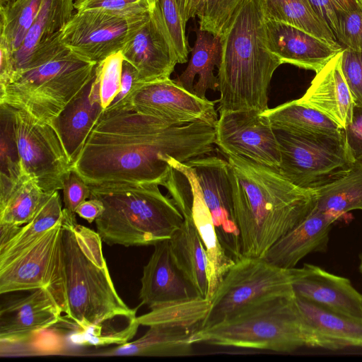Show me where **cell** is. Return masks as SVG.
I'll return each instance as SVG.
<instances>
[{"mask_svg": "<svg viewBox=\"0 0 362 362\" xmlns=\"http://www.w3.org/2000/svg\"><path fill=\"white\" fill-rule=\"evenodd\" d=\"M169 165L187 179L192 194V216L202 240L208 259L209 293L210 300L224 276L235 264L218 239L211 213L204 202L200 186L192 167L172 156Z\"/></svg>", "mask_w": 362, "mask_h": 362, "instance_id": "cell-24", "label": "cell"}, {"mask_svg": "<svg viewBox=\"0 0 362 362\" xmlns=\"http://www.w3.org/2000/svg\"><path fill=\"white\" fill-rule=\"evenodd\" d=\"M262 114L275 131L337 134L344 129L322 112L297 100L269 108Z\"/></svg>", "mask_w": 362, "mask_h": 362, "instance_id": "cell-31", "label": "cell"}, {"mask_svg": "<svg viewBox=\"0 0 362 362\" xmlns=\"http://www.w3.org/2000/svg\"><path fill=\"white\" fill-rule=\"evenodd\" d=\"M74 8V0H43L40 12L23 42L13 54V77L23 69L39 46L61 33L73 16Z\"/></svg>", "mask_w": 362, "mask_h": 362, "instance_id": "cell-29", "label": "cell"}, {"mask_svg": "<svg viewBox=\"0 0 362 362\" xmlns=\"http://www.w3.org/2000/svg\"><path fill=\"white\" fill-rule=\"evenodd\" d=\"M290 272L296 297L340 314L362 318V294L349 279L308 263L290 269Z\"/></svg>", "mask_w": 362, "mask_h": 362, "instance_id": "cell-19", "label": "cell"}, {"mask_svg": "<svg viewBox=\"0 0 362 362\" xmlns=\"http://www.w3.org/2000/svg\"><path fill=\"white\" fill-rule=\"evenodd\" d=\"M13 121L23 172L45 193L62 189L71 163L52 126L13 107Z\"/></svg>", "mask_w": 362, "mask_h": 362, "instance_id": "cell-11", "label": "cell"}, {"mask_svg": "<svg viewBox=\"0 0 362 362\" xmlns=\"http://www.w3.org/2000/svg\"><path fill=\"white\" fill-rule=\"evenodd\" d=\"M273 296H294L290 269L274 266L263 257H243L235 261L210 299L202 329L224 321L247 304Z\"/></svg>", "mask_w": 362, "mask_h": 362, "instance_id": "cell-10", "label": "cell"}, {"mask_svg": "<svg viewBox=\"0 0 362 362\" xmlns=\"http://www.w3.org/2000/svg\"><path fill=\"white\" fill-rule=\"evenodd\" d=\"M281 151L279 173L293 185L315 189L341 176L355 161L344 129L337 134L276 131Z\"/></svg>", "mask_w": 362, "mask_h": 362, "instance_id": "cell-9", "label": "cell"}, {"mask_svg": "<svg viewBox=\"0 0 362 362\" xmlns=\"http://www.w3.org/2000/svg\"><path fill=\"white\" fill-rule=\"evenodd\" d=\"M245 0H205L197 16L199 29L221 37Z\"/></svg>", "mask_w": 362, "mask_h": 362, "instance_id": "cell-37", "label": "cell"}, {"mask_svg": "<svg viewBox=\"0 0 362 362\" xmlns=\"http://www.w3.org/2000/svg\"><path fill=\"white\" fill-rule=\"evenodd\" d=\"M64 211L59 191L49 194L33 218L21 226L16 235L0 246V262H4L29 245L42 233L49 230L63 218Z\"/></svg>", "mask_w": 362, "mask_h": 362, "instance_id": "cell-33", "label": "cell"}, {"mask_svg": "<svg viewBox=\"0 0 362 362\" xmlns=\"http://www.w3.org/2000/svg\"><path fill=\"white\" fill-rule=\"evenodd\" d=\"M152 0H75L76 11L98 8L125 18L140 16L148 13Z\"/></svg>", "mask_w": 362, "mask_h": 362, "instance_id": "cell-40", "label": "cell"}, {"mask_svg": "<svg viewBox=\"0 0 362 362\" xmlns=\"http://www.w3.org/2000/svg\"><path fill=\"white\" fill-rule=\"evenodd\" d=\"M185 163L195 173L220 243L234 261L240 259L243 256L234 216L227 160L206 155Z\"/></svg>", "mask_w": 362, "mask_h": 362, "instance_id": "cell-15", "label": "cell"}, {"mask_svg": "<svg viewBox=\"0 0 362 362\" xmlns=\"http://www.w3.org/2000/svg\"><path fill=\"white\" fill-rule=\"evenodd\" d=\"M335 37L345 48L362 52V6L338 15Z\"/></svg>", "mask_w": 362, "mask_h": 362, "instance_id": "cell-41", "label": "cell"}, {"mask_svg": "<svg viewBox=\"0 0 362 362\" xmlns=\"http://www.w3.org/2000/svg\"><path fill=\"white\" fill-rule=\"evenodd\" d=\"M314 189L319 211L338 218L350 211H362V160H355L341 176Z\"/></svg>", "mask_w": 362, "mask_h": 362, "instance_id": "cell-30", "label": "cell"}, {"mask_svg": "<svg viewBox=\"0 0 362 362\" xmlns=\"http://www.w3.org/2000/svg\"><path fill=\"white\" fill-rule=\"evenodd\" d=\"M338 218L315 208L277 240L263 258L278 267L291 269L310 253L327 252L332 226Z\"/></svg>", "mask_w": 362, "mask_h": 362, "instance_id": "cell-22", "label": "cell"}, {"mask_svg": "<svg viewBox=\"0 0 362 362\" xmlns=\"http://www.w3.org/2000/svg\"><path fill=\"white\" fill-rule=\"evenodd\" d=\"M267 46L282 64L318 72L344 48L295 26L265 20Z\"/></svg>", "mask_w": 362, "mask_h": 362, "instance_id": "cell-21", "label": "cell"}, {"mask_svg": "<svg viewBox=\"0 0 362 362\" xmlns=\"http://www.w3.org/2000/svg\"><path fill=\"white\" fill-rule=\"evenodd\" d=\"M265 20L286 23L302 29L333 45H339L328 25L317 14L308 0H262Z\"/></svg>", "mask_w": 362, "mask_h": 362, "instance_id": "cell-32", "label": "cell"}, {"mask_svg": "<svg viewBox=\"0 0 362 362\" xmlns=\"http://www.w3.org/2000/svg\"><path fill=\"white\" fill-rule=\"evenodd\" d=\"M194 344L291 352L316 348L294 296H273L243 307L224 321L196 332Z\"/></svg>", "mask_w": 362, "mask_h": 362, "instance_id": "cell-6", "label": "cell"}, {"mask_svg": "<svg viewBox=\"0 0 362 362\" xmlns=\"http://www.w3.org/2000/svg\"><path fill=\"white\" fill-rule=\"evenodd\" d=\"M43 0H16L0 7V35L10 44L13 53L21 46L36 19Z\"/></svg>", "mask_w": 362, "mask_h": 362, "instance_id": "cell-36", "label": "cell"}, {"mask_svg": "<svg viewBox=\"0 0 362 362\" xmlns=\"http://www.w3.org/2000/svg\"><path fill=\"white\" fill-rule=\"evenodd\" d=\"M215 129V144L225 155L245 157L279 170L280 145L276 131L262 112L221 113Z\"/></svg>", "mask_w": 362, "mask_h": 362, "instance_id": "cell-14", "label": "cell"}, {"mask_svg": "<svg viewBox=\"0 0 362 362\" xmlns=\"http://www.w3.org/2000/svg\"><path fill=\"white\" fill-rule=\"evenodd\" d=\"M210 300L202 297L151 309L137 317L149 327L138 339L96 354L98 356H188L194 354L192 337L202 329Z\"/></svg>", "mask_w": 362, "mask_h": 362, "instance_id": "cell-8", "label": "cell"}, {"mask_svg": "<svg viewBox=\"0 0 362 362\" xmlns=\"http://www.w3.org/2000/svg\"><path fill=\"white\" fill-rule=\"evenodd\" d=\"M0 205L4 204L19 181L22 170L13 129V107L0 103Z\"/></svg>", "mask_w": 362, "mask_h": 362, "instance_id": "cell-34", "label": "cell"}, {"mask_svg": "<svg viewBox=\"0 0 362 362\" xmlns=\"http://www.w3.org/2000/svg\"><path fill=\"white\" fill-rule=\"evenodd\" d=\"M15 1L16 0H0V7L6 6Z\"/></svg>", "mask_w": 362, "mask_h": 362, "instance_id": "cell-50", "label": "cell"}, {"mask_svg": "<svg viewBox=\"0 0 362 362\" xmlns=\"http://www.w3.org/2000/svg\"><path fill=\"white\" fill-rule=\"evenodd\" d=\"M136 79L137 71L136 69L132 64L124 59L122 66L119 90L112 104L122 100L131 91L134 84H136Z\"/></svg>", "mask_w": 362, "mask_h": 362, "instance_id": "cell-47", "label": "cell"}, {"mask_svg": "<svg viewBox=\"0 0 362 362\" xmlns=\"http://www.w3.org/2000/svg\"><path fill=\"white\" fill-rule=\"evenodd\" d=\"M321 19L332 30L337 32V16L340 13L362 6L358 0H308Z\"/></svg>", "mask_w": 362, "mask_h": 362, "instance_id": "cell-44", "label": "cell"}, {"mask_svg": "<svg viewBox=\"0 0 362 362\" xmlns=\"http://www.w3.org/2000/svg\"><path fill=\"white\" fill-rule=\"evenodd\" d=\"M121 52L137 71L136 83L170 78L178 62L156 0H152L148 18Z\"/></svg>", "mask_w": 362, "mask_h": 362, "instance_id": "cell-16", "label": "cell"}, {"mask_svg": "<svg viewBox=\"0 0 362 362\" xmlns=\"http://www.w3.org/2000/svg\"><path fill=\"white\" fill-rule=\"evenodd\" d=\"M161 18L175 52L178 64L187 61L189 47L185 25L177 0H156Z\"/></svg>", "mask_w": 362, "mask_h": 362, "instance_id": "cell-38", "label": "cell"}, {"mask_svg": "<svg viewBox=\"0 0 362 362\" xmlns=\"http://www.w3.org/2000/svg\"><path fill=\"white\" fill-rule=\"evenodd\" d=\"M120 102L170 126H182L199 120L218 121L214 102L199 98L170 78L136 83Z\"/></svg>", "mask_w": 362, "mask_h": 362, "instance_id": "cell-13", "label": "cell"}, {"mask_svg": "<svg viewBox=\"0 0 362 362\" xmlns=\"http://www.w3.org/2000/svg\"><path fill=\"white\" fill-rule=\"evenodd\" d=\"M342 50L316 73L306 92L297 100L344 129L351 122L355 103L341 71Z\"/></svg>", "mask_w": 362, "mask_h": 362, "instance_id": "cell-23", "label": "cell"}, {"mask_svg": "<svg viewBox=\"0 0 362 362\" xmlns=\"http://www.w3.org/2000/svg\"><path fill=\"white\" fill-rule=\"evenodd\" d=\"M169 241L175 264L195 287L200 296L207 299L208 259L192 214L184 217L182 226Z\"/></svg>", "mask_w": 362, "mask_h": 362, "instance_id": "cell-28", "label": "cell"}, {"mask_svg": "<svg viewBox=\"0 0 362 362\" xmlns=\"http://www.w3.org/2000/svg\"><path fill=\"white\" fill-rule=\"evenodd\" d=\"M6 39L0 35V90L12 80L15 73L14 55Z\"/></svg>", "mask_w": 362, "mask_h": 362, "instance_id": "cell-46", "label": "cell"}, {"mask_svg": "<svg viewBox=\"0 0 362 362\" xmlns=\"http://www.w3.org/2000/svg\"><path fill=\"white\" fill-rule=\"evenodd\" d=\"M221 39L219 114L267 110L271 80L281 63L267 46L262 0H245Z\"/></svg>", "mask_w": 362, "mask_h": 362, "instance_id": "cell-4", "label": "cell"}, {"mask_svg": "<svg viewBox=\"0 0 362 362\" xmlns=\"http://www.w3.org/2000/svg\"><path fill=\"white\" fill-rule=\"evenodd\" d=\"M217 122L170 126L119 102L103 110L71 170L89 186L156 183L171 166L214 151Z\"/></svg>", "mask_w": 362, "mask_h": 362, "instance_id": "cell-1", "label": "cell"}, {"mask_svg": "<svg viewBox=\"0 0 362 362\" xmlns=\"http://www.w3.org/2000/svg\"><path fill=\"white\" fill-rule=\"evenodd\" d=\"M196 34L189 62L185 71L173 80L187 91L202 99H207L206 93L209 90H218V77L214 75V69L220 63L221 39L199 28Z\"/></svg>", "mask_w": 362, "mask_h": 362, "instance_id": "cell-27", "label": "cell"}, {"mask_svg": "<svg viewBox=\"0 0 362 362\" xmlns=\"http://www.w3.org/2000/svg\"><path fill=\"white\" fill-rule=\"evenodd\" d=\"M103 202L95 198H89L82 202L76 209V214L88 223L95 221L104 211Z\"/></svg>", "mask_w": 362, "mask_h": 362, "instance_id": "cell-48", "label": "cell"}, {"mask_svg": "<svg viewBox=\"0 0 362 362\" xmlns=\"http://www.w3.org/2000/svg\"><path fill=\"white\" fill-rule=\"evenodd\" d=\"M149 14L150 11L125 18L98 8L76 11L61 31L59 39L79 57L98 64L121 52Z\"/></svg>", "mask_w": 362, "mask_h": 362, "instance_id": "cell-12", "label": "cell"}, {"mask_svg": "<svg viewBox=\"0 0 362 362\" xmlns=\"http://www.w3.org/2000/svg\"><path fill=\"white\" fill-rule=\"evenodd\" d=\"M123 60L119 52L96 64L95 79L104 110L112 103L119 90Z\"/></svg>", "mask_w": 362, "mask_h": 362, "instance_id": "cell-39", "label": "cell"}, {"mask_svg": "<svg viewBox=\"0 0 362 362\" xmlns=\"http://www.w3.org/2000/svg\"><path fill=\"white\" fill-rule=\"evenodd\" d=\"M144 267L139 298L151 309L201 297L195 287L175 264L169 240L157 243Z\"/></svg>", "mask_w": 362, "mask_h": 362, "instance_id": "cell-20", "label": "cell"}, {"mask_svg": "<svg viewBox=\"0 0 362 362\" xmlns=\"http://www.w3.org/2000/svg\"><path fill=\"white\" fill-rule=\"evenodd\" d=\"M344 132L354 159L362 160V106H354L351 122L344 129Z\"/></svg>", "mask_w": 362, "mask_h": 362, "instance_id": "cell-45", "label": "cell"}, {"mask_svg": "<svg viewBox=\"0 0 362 362\" xmlns=\"http://www.w3.org/2000/svg\"><path fill=\"white\" fill-rule=\"evenodd\" d=\"M62 190L63 209L71 214H76L78 206L90 196V186L73 170L65 178Z\"/></svg>", "mask_w": 362, "mask_h": 362, "instance_id": "cell-43", "label": "cell"}, {"mask_svg": "<svg viewBox=\"0 0 362 362\" xmlns=\"http://www.w3.org/2000/svg\"><path fill=\"white\" fill-rule=\"evenodd\" d=\"M49 194L23 173L5 202L0 205V224L21 226L29 222Z\"/></svg>", "mask_w": 362, "mask_h": 362, "instance_id": "cell-35", "label": "cell"}, {"mask_svg": "<svg viewBox=\"0 0 362 362\" xmlns=\"http://www.w3.org/2000/svg\"><path fill=\"white\" fill-rule=\"evenodd\" d=\"M296 300L317 348L337 351L362 347V318L340 314L298 297Z\"/></svg>", "mask_w": 362, "mask_h": 362, "instance_id": "cell-26", "label": "cell"}, {"mask_svg": "<svg viewBox=\"0 0 362 362\" xmlns=\"http://www.w3.org/2000/svg\"><path fill=\"white\" fill-rule=\"evenodd\" d=\"M359 271L362 274V253L360 255Z\"/></svg>", "mask_w": 362, "mask_h": 362, "instance_id": "cell-51", "label": "cell"}, {"mask_svg": "<svg viewBox=\"0 0 362 362\" xmlns=\"http://www.w3.org/2000/svg\"><path fill=\"white\" fill-rule=\"evenodd\" d=\"M358 1L360 2V4L362 5V0H358Z\"/></svg>", "mask_w": 362, "mask_h": 362, "instance_id": "cell-52", "label": "cell"}, {"mask_svg": "<svg viewBox=\"0 0 362 362\" xmlns=\"http://www.w3.org/2000/svg\"><path fill=\"white\" fill-rule=\"evenodd\" d=\"M63 310L47 288L8 301L0 309L1 346L23 344L59 322Z\"/></svg>", "mask_w": 362, "mask_h": 362, "instance_id": "cell-17", "label": "cell"}, {"mask_svg": "<svg viewBox=\"0 0 362 362\" xmlns=\"http://www.w3.org/2000/svg\"><path fill=\"white\" fill-rule=\"evenodd\" d=\"M103 110L94 75L92 80L49 123L65 149L71 166L78 156Z\"/></svg>", "mask_w": 362, "mask_h": 362, "instance_id": "cell-25", "label": "cell"}, {"mask_svg": "<svg viewBox=\"0 0 362 362\" xmlns=\"http://www.w3.org/2000/svg\"><path fill=\"white\" fill-rule=\"evenodd\" d=\"M60 235L47 287L64 317L76 327V341L84 346L120 345L140 325L136 309L117 292L98 232L78 224L64 209Z\"/></svg>", "mask_w": 362, "mask_h": 362, "instance_id": "cell-2", "label": "cell"}, {"mask_svg": "<svg viewBox=\"0 0 362 362\" xmlns=\"http://www.w3.org/2000/svg\"><path fill=\"white\" fill-rule=\"evenodd\" d=\"M62 223V219L18 254L0 262L1 294L48 286Z\"/></svg>", "mask_w": 362, "mask_h": 362, "instance_id": "cell-18", "label": "cell"}, {"mask_svg": "<svg viewBox=\"0 0 362 362\" xmlns=\"http://www.w3.org/2000/svg\"><path fill=\"white\" fill-rule=\"evenodd\" d=\"M156 183L90 186V198L105 207L95 221L105 243L129 246L154 245L169 240L184 216L171 197Z\"/></svg>", "mask_w": 362, "mask_h": 362, "instance_id": "cell-5", "label": "cell"}, {"mask_svg": "<svg viewBox=\"0 0 362 362\" xmlns=\"http://www.w3.org/2000/svg\"><path fill=\"white\" fill-rule=\"evenodd\" d=\"M341 67L355 105L362 106V52L344 48Z\"/></svg>", "mask_w": 362, "mask_h": 362, "instance_id": "cell-42", "label": "cell"}, {"mask_svg": "<svg viewBox=\"0 0 362 362\" xmlns=\"http://www.w3.org/2000/svg\"><path fill=\"white\" fill-rule=\"evenodd\" d=\"M97 64L66 47L39 66L17 75L0 90V103L50 123L92 80Z\"/></svg>", "mask_w": 362, "mask_h": 362, "instance_id": "cell-7", "label": "cell"}, {"mask_svg": "<svg viewBox=\"0 0 362 362\" xmlns=\"http://www.w3.org/2000/svg\"><path fill=\"white\" fill-rule=\"evenodd\" d=\"M205 0H177L180 14L184 23L197 16L204 6Z\"/></svg>", "mask_w": 362, "mask_h": 362, "instance_id": "cell-49", "label": "cell"}, {"mask_svg": "<svg viewBox=\"0 0 362 362\" xmlns=\"http://www.w3.org/2000/svg\"><path fill=\"white\" fill-rule=\"evenodd\" d=\"M226 156L242 255L263 257L315 209V191L293 185L276 168Z\"/></svg>", "mask_w": 362, "mask_h": 362, "instance_id": "cell-3", "label": "cell"}]
</instances>
